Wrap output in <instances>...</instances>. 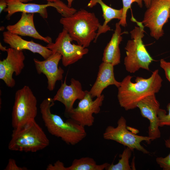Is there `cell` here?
<instances>
[{
  "label": "cell",
  "instance_id": "6da1fadb",
  "mask_svg": "<svg viewBox=\"0 0 170 170\" xmlns=\"http://www.w3.org/2000/svg\"><path fill=\"white\" fill-rule=\"evenodd\" d=\"M132 77L130 75L126 76L118 88L119 104L126 110L137 108L140 101L151 94L158 93L162 86V79L157 69L154 71L148 78L137 77L134 83L131 81Z\"/></svg>",
  "mask_w": 170,
  "mask_h": 170
},
{
  "label": "cell",
  "instance_id": "7a4b0ae2",
  "mask_svg": "<svg viewBox=\"0 0 170 170\" xmlns=\"http://www.w3.org/2000/svg\"><path fill=\"white\" fill-rule=\"evenodd\" d=\"M54 104L53 99L48 97L40 105L42 117L48 131L67 144H77L87 135L85 127L70 118L65 121L60 116L53 113L51 108Z\"/></svg>",
  "mask_w": 170,
  "mask_h": 170
},
{
  "label": "cell",
  "instance_id": "3957f363",
  "mask_svg": "<svg viewBox=\"0 0 170 170\" xmlns=\"http://www.w3.org/2000/svg\"><path fill=\"white\" fill-rule=\"evenodd\" d=\"M60 22L77 44L88 47L95 41L100 24L94 13L82 9L67 17H62Z\"/></svg>",
  "mask_w": 170,
  "mask_h": 170
},
{
  "label": "cell",
  "instance_id": "277c9868",
  "mask_svg": "<svg viewBox=\"0 0 170 170\" xmlns=\"http://www.w3.org/2000/svg\"><path fill=\"white\" fill-rule=\"evenodd\" d=\"M131 20L136 22L138 26H135L130 31L131 39L128 41L125 48L126 54L124 59L125 69L130 73H134L140 68L149 71V65L153 60L142 40L144 26L142 22L137 21L133 17Z\"/></svg>",
  "mask_w": 170,
  "mask_h": 170
},
{
  "label": "cell",
  "instance_id": "5b68a950",
  "mask_svg": "<svg viewBox=\"0 0 170 170\" xmlns=\"http://www.w3.org/2000/svg\"><path fill=\"white\" fill-rule=\"evenodd\" d=\"M49 144L48 138L35 120L19 129H14L8 149L13 151L35 152L45 149Z\"/></svg>",
  "mask_w": 170,
  "mask_h": 170
},
{
  "label": "cell",
  "instance_id": "8992f818",
  "mask_svg": "<svg viewBox=\"0 0 170 170\" xmlns=\"http://www.w3.org/2000/svg\"><path fill=\"white\" fill-rule=\"evenodd\" d=\"M37 100L32 90L24 86L17 90L12 113L14 129H19L35 120L37 113Z\"/></svg>",
  "mask_w": 170,
  "mask_h": 170
},
{
  "label": "cell",
  "instance_id": "52a82bcc",
  "mask_svg": "<svg viewBox=\"0 0 170 170\" xmlns=\"http://www.w3.org/2000/svg\"><path fill=\"white\" fill-rule=\"evenodd\" d=\"M126 123L125 118L121 116L116 127L109 126L106 128L103 134L104 139L115 141L129 148L133 151L136 149L144 154H149V152L140 144L143 141H145L148 144L150 143L151 141L150 138L148 136L137 135L129 131Z\"/></svg>",
  "mask_w": 170,
  "mask_h": 170
},
{
  "label": "cell",
  "instance_id": "ba28073f",
  "mask_svg": "<svg viewBox=\"0 0 170 170\" xmlns=\"http://www.w3.org/2000/svg\"><path fill=\"white\" fill-rule=\"evenodd\" d=\"M170 0H151L142 22L148 28L151 37L158 40L164 33V25L169 19Z\"/></svg>",
  "mask_w": 170,
  "mask_h": 170
},
{
  "label": "cell",
  "instance_id": "9c48e42d",
  "mask_svg": "<svg viewBox=\"0 0 170 170\" xmlns=\"http://www.w3.org/2000/svg\"><path fill=\"white\" fill-rule=\"evenodd\" d=\"M73 41L66 31L63 29L55 42L48 44L46 47L52 53H60L62 55L63 65L67 66L82 59L88 52L86 48L71 43Z\"/></svg>",
  "mask_w": 170,
  "mask_h": 170
},
{
  "label": "cell",
  "instance_id": "30bf717a",
  "mask_svg": "<svg viewBox=\"0 0 170 170\" xmlns=\"http://www.w3.org/2000/svg\"><path fill=\"white\" fill-rule=\"evenodd\" d=\"M86 91L85 96L80 100L77 107L68 113L70 118L84 127L93 126L94 120L93 115L100 112L104 99L102 94L93 100L89 91Z\"/></svg>",
  "mask_w": 170,
  "mask_h": 170
},
{
  "label": "cell",
  "instance_id": "8fae6325",
  "mask_svg": "<svg viewBox=\"0 0 170 170\" xmlns=\"http://www.w3.org/2000/svg\"><path fill=\"white\" fill-rule=\"evenodd\" d=\"M6 51V58L0 60V79L8 87L12 88L15 84L13 74L14 73L16 76L20 74L25 66V57L22 50L10 47Z\"/></svg>",
  "mask_w": 170,
  "mask_h": 170
},
{
  "label": "cell",
  "instance_id": "7c38bea8",
  "mask_svg": "<svg viewBox=\"0 0 170 170\" xmlns=\"http://www.w3.org/2000/svg\"><path fill=\"white\" fill-rule=\"evenodd\" d=\"M62 55L58 52L52 53L47 59L40 61L34 58V62L37 73H43L48 80L47 88L50 91L54 89L57 81H62L63 78L64 70L58 67L59 63L61 59Z\"/></svg>",
  "mask_w": 170,
  "mask_h": 170
},
{
  "label": "cell",
  "instance_id": "4fadbf2b",
  "mask_svg": "<svg viewBox=\"0 0 170 170\" xmlns=\"http://www.w3.org/2000/svg\"><path fill=\"white\" fill-rule=\"evenodd\" d=\"M160 106L155 94L146 97L140 101L137 105V107L139 109L142 116L149 121L148 133L151 141L161 137L158 117Z\"/></svg>",
  "mask_w": 170,
  "mask_h": 170
},
{
  "label": "cell",
  "instance_id": "5bb4252c",
  "mask_svg": "<svg viewBox=\"0 0 170 170\" xmlns=\"http://www.w3.org/2000/svg\"><path fill=\"white\" fill-rule=\"evenodd\" d=\"M86 91H83L82 85L78 80L72 78L71 84L66 83V78L53 98L54 101H58L62 103L67 113L73 108V105L77 100H81L85 96Z\"/></svg>",
  "mask_w": 170,
  "mask_h": 170
},
{
  "label": "cell",
  "instance_id": "9a60e30c",
  "mask_svg": "<svg viewBox=\"0 0 170 170\" xmlns=\"http://www.w3.org/2000/svg\"><path fill=\"white\" fill-rule=\"evenodd\" d=\"M34 14L22 13L20 18L15 24L6 27L7 31L19 36H28L43 41L48 44L52 42L49 37H44L36 29L34 23Z\"/></svg>",
  "mask_w": 170,
  "mask_h": 170
},
{
  "label": "cell",
  "instance_id": "2e32d148",
  "mask_svg": "<svg viewBox=\"0 0 170 170\" xmlns=\"http://www.w3.org/2000/svg\"><path fill=\"white\" fill-rule=\"evenodd\" d=\"M3 41L11 48L18 50H27L32 52L40 55L44 59H47L52 52L46 46H44L32 40H26L20 36L13 34L8 31L3 33Z\"/></svg>",
  "mask_w": 170,
  "mask_h": 170
},
{
  "label": "cell",
  "instance_id": "e0dca14e",
  "mask_svg": "<svg viewBox=\"0 0 170 170\" xmlns=\"http://www.w3.org/2000/svg\"><path fill=\"white\" fill-rule=\"evenodd\" d=\"M114 66L103 62L100 65L96 80L89 91L92 98L100 96L103 90L110 85H114L117 88L120 86L121 82L115 77Z\"/></svg>",
  "mask_w": 170,
  "mask_h": 170
},
{
  "label": "cell",
  "instance_id": "ac0fdd59",
  "mask_svg": "<svg viewBox=\"0 0 170 170\" xmlns=\"http://www.w3.org/2000/svg\"><path fill=\"white\" fill-rule=\"evenodd\" d=\"M7 7L4 10L8 14L6 19L9 20L14 13L21 12L27 13H38L44 19L48 17L47 8L51 7L49 2L46 4H37L34 3H24L17 0H6Z\"/></svg>",
  "mask_w": 170,
  "mask_h": 170
},
{
  "label": "cell",
  "instance_id": "d6986e66",
  "mask_svg": "<svg viewBox=\"0 0 170 170\" xmlns=\"http://www.w3.org/2000/svg\"><path fill=\"white\" fill-rule=\"evenodd\" d=\"M121 26L118 22L116 23L114 32L104 49L102 58V62L110 64L114 66L120 63L119 45L122 41L123 34Z\"/></svg>",
  "mask_w": 170,
  "mask_h": 170
},
{
  "label": "cell",
  "instance_id": "ffe728a7",
  "mask_svg": "<svg viewBox=\"0 0 170 170\" xmlns=\"http://www.w3.org/2000/svg\"><path fill=\"white\" fill-rule=\"evenodd\" d=\"M98 3L101 7L104 21L103 24L100 25L99 27L94 42H96L98 37L101 34L110 30V27L108 25V23L114 19H117L120 20L122 19L123 13L122 8L119 9L114 8L107 5L102 0H90L88 6L92 8Z\"/></svg>",
  "mask_w": 170,
  "mask_h": 170
},
{
  "label": "cell",
  "instance_id": "44dd1931",
  "mask_svg": "<svg viewBox=\"0 0 170 170\" xmlns=\"http://www.w3.org/2000/svg\"><path fill=\"white\" fill-rule=\"evenodd\" d=\"M109 164L107 163L98 165L92 158L85 157L75 159L71 165L67 167V170H103Z\"/></svg>",
  "mask_w": 170,
  "mask_h": 170
},
{
  "label": "cell",
  "instance_id": "7402d4cb",
  "mask_svg": "<svg viewBox=\"0 0 170 170\" xmlns=\"http://www.w3.org/2000/svg\"><path fill=\"white\" fill-rule=\"evenodd\" d=\"M133 151L129 148L127 147L122 154L119 155L120 159L116 164L113 163L108 165L106 167V170H131V166L129 164V160Z\"/></svg>",
  "mask_w": 170,
  "mask_h": 170
},
{
  "label": "cell",
  "instance_id": "603a6c76",
  "mask_svg": "<svg viewBox=\"0 0 170 170\" xmlns=\"http://www.w3.org/2000/svg\"><path fill=\"white\" fill-rule=\"evenodd\" d=\"M144 0H122L123 4V13L122 19L118 23L120 25L125 27L127 25V14L128 10L130 8L132 4L134 2L136 3L140 8L143 6V2Z\"/></svg>",
  "mask_w": 170,
  "mask_h": 170
},
{
  "label": "cell",
  "instance_id": "cb8c5ba5",
  "mask_svg": "<svg viewBox=\"0 0 170 170\" xmlns=\"http://www.w3.org/2000/svg\"><path fill=\"white\" fill-rule=\"evenodd\" d=\"M168 111L167 114L166 110L160 109L158 113L159 120V126L160 127L165 126L170 127V103L168 104L167 106Z\"/></svg>",
  "mask_w": 170,
  "mask_h": 170
},
{
  "label": "cell",
  "instance_id": "d4e9b609",
  "mask_svg": "<svg viewBox=\"0 0 170 170\" xmlns=\"http://www.w3.org/2000/svg\"><path fill=\"white\" fill-rule=\"evenodd\" d=\"M166 146L170 150V139L165 140ZM157 164L163 170H170V152L169 154L165 157H158L156 159Z\"/></svg>",
  "mask_w": 170,
  "mask_h": 170
},
{
  "label": "cell",
  "instance_id": "484cf974",
  "mask_svg": "<svg viewBox=\"0 0 170 170\" xmlns=\"http://www.w3.org/2000/svg\"><path fill=\"white\" fill-rule=\"evenodd\" d=\"M4 170H27V168L26 167L19 166L15 160L12 158L9 159L7 165Z\"/></svg>",
  "mask_w": 170,
  "mask_h": 170
},
{
  "label": "cell",
  "instance_id": "4316f807",
  "mask_svg": "<svg viewBox=\"0 0 170 170\" xmlns=\"http://www.w3.org/2000/svg\"><path fill=\"white\" fill-rule=\"evenodd\" d=\"M160 66L164 70L166 77L170 82V62L162 59L160 61Z\"/></svg>",
  "mask_w": 170,
  "mask_h": 170
},
{
  "label": "cell",
  "instance_id": "83f0119b",
  "mask_svg": "<svg viewBox=\"0 0 170 170\" xmlns=\"http://www.w3.org/2000/svg\"><path fill=\"white\" fill-rule=\"evenodd\" d=\"M47 170H67L63 162L58 160L53 164H49L46 168Z\"/></svg>",
  "mask_w": 170,
  "mask_h": 170
},
{
  "label": "cell",
  "instance_id": "f1b7e54d",
  "mask_svg": "<svg viewBox=\"0 0 170 170\" xmlns=\"http://www.w3.org/2000/svg\"><path fill=\"white\" fill-rule=\"evenodd\" d=\"M7 7L6 0H0V13L4 10Z\"/></svg>",
  "mask_w": 170,
  "mask_h": 170
},
{
  "label": "cell",
  "instance_id": "f546056e",
  "mask_svg": "<svg viewBox=\"0 0 170 170\" xmlns=\"http://www.w3.org/2000/svg\"><path fill=\"white\" fill-rule=\"evenodd\" d=\"M151 0H144V2L145 7L147 8H148L150 3Z\"/></svg>",
  "mask_w": 170,
  "mask_h": 170
},
{
  "label": "cell",
  "instance_id": "4dcf8cb0",
  "mask_svg": "<svg viewBox=\"0 0 170 170\" xmlns=\"http://www.w3.org/2000/svg\"><path fill=\"white\" fill-rule=\"evenodd\" d=\"M0 49L3 51H6L7 48L6 47H4L2 45V44L0 43Z\"/></svg>",
  "mask_w": 170,
  "mask_h": 170
},
{
  "label": "cell",
  "instance_id": "1f68e13d",
  "mask_svg": "<svg viewBox=\"0 0 170 170\" xmlns=\"http://www.w3.org/2000/svg\"><path fill=\"white\" fill-rule=\"evenodd\" d=\"M67 1V6L70 8L71 7L72 4L74 0H66Z\"/></svg>",
  "mask_w": 170,
  "mask_h": 170
},
{
  "label": "cell",
  "instance_id": "d6a6232c",
  "mask_svg": "<svg viewBox=\"0 0 170 170\" xmlns=\"http://www.w3.org/2000/svg\"><path fill=\"white\" fill-rule=\"evenodd\" d=\"M18 0L22 3H26L28 2V1H32L33 0Z\"/></svg>",
  "mask_w": 170,
  "mask_h": 170
},
{
  "label": "cell",
  "instance_id": "836d02e7",
  "mask_svg": "<svg viewBox=\"0 0 170 170\" xmlns=\"http://www.w3.org/2000/svg\"><path fill=\"white\" fill-rule=\"evenodd\" d=\"M48 1V2H54L57 1L58 0H45Z\"/></svg>",
  "mask_w": 170,
  "mask_h": 170
},
{
  "label": "cell",
  "instance_id": "e575fe53",
  "mask_svg": "<svg viewBox=\"0 0 170 170\" xmlns=\"http://www.w3.org/2000/svg\"><path fill=\"white\" fill-rule=\"evenodd\" d=\"M169 19H170V14H169Z\"/></svg>",
  "mask_w": 170,
  "mask_h": 170
}]
</instances>
